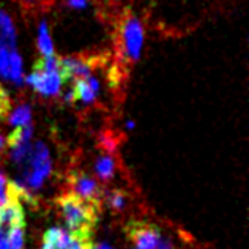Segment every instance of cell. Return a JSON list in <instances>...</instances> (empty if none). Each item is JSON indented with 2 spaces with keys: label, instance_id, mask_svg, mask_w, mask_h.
I'll list each match as a JSON object with an SVG mask.
<instances>
[{
  "label": "cell",
  "instance_id": "9",
  "mask_svg": "<svg viewBox=\"0 0 249 249\" xmlns=\"http://www.w3.org/2000/svg\"><path fill=\"white\" fill-rule=\"evenodd\" d=\"M25 213L19 200H13L0 208V240H6L8 235L18 227H24Z\"/></svg>",
  "mask_w": 249,
  "mask_h": 249
},
{
  "label": "cell",
  "instance_id": "4",
  "mask_svg": "<svg viewBox=\"0 0 249 249\" xmlns=\"http://www.w3.org/2000/svg\"><path fill=\"white\" fill-rule=\"evenodd\" d=\"M117 48L124 62L134 63L142 55L143 48V25L133 13H126L117 29Z\"/></svg>",
  "mask_w": 249,
  "mask_h": 249
},
{
  "label": "cell",
  "instance_id": "8",
  "mask_svg": "<svg viewBox=\"0 0 249 249\" xmlns=\"http://www.w3.org/2000/svg\"><path fill=\"white\" fill-rule=\"evenodd\" d=\"M95 63H96L95 57H79V55L63 57L60 58V73L65 82L85 79V77L91 76Z\"/></svg>",
  "mask_w": 249,
  "mask_h": 249
},
{
  "label": "cell",
  "instance_id": "13",
  "mask_svg": "<svg viewBox=\"0 0 249 249\" xmlns=\"http://www.w3.org/2000/svg\"><path fill=\"white\" fill-rule=\"evenodd\" d=\"M36 44H38V51L41 52L43 57H52V55H54V41H52L49 25L46 21H41L40 27H38Z\"/></svg>",
  "mask_w": 249,
  "mask_h": 249
},
{
  "label": "cell",
  "instance_id": "1",
  "mask_svg": "<svg viewBox=\"0 0 249 249\" xmlns=\"http://www.w3.org/2000/svg\"><path fill=\"white\" fill-rule=\"evenodd\" d=\"M19 167H21V174H19L15 181H11L16 197L19 202L25 200L34 205V193L40 191L46 178L52 172V158L48 145L41 141L32 143V150L27 161Z\"/></svg>",
  "mask_w": 249,
  "mask_h": 249
},
{
  "label": "cell",
  "instance_id": "19",
  "mask_svg": "<svg viewBox=\"0 0 249 249\" xmlns=\"http://www.w3.org/2000/svg\"><path fill=\"white\" fill-rule=\"evenodd\" d=\"M8 109H10V95L6 93V90L0 85V119L6 114Z\"/></svg>",
  "mask_w": 249,
  "mask_h": 249
},
{
  "label": "cell",
  "instance_id": "6",
  "mask_svg": "<svg viewBox=\"0 0 249 249\" xmlns=\"http://www.w3.org/2000/svg\"><path fill=\"white\" fill-rule=\"evenodd\" d=\"M70 194L76 196L87 204H91L98 208H101L103 204V189L93 177L82 172V170H73L68 177Z\"/></svg>",
  "mask_w": 249,
  "mask_h": 249
},
{
  "label": "cell",
  "instance_id": "23",
  "mask_svg": "<svg viewBox=\"0 0 249 249\" xmlns=\"http://www.w3.org/2000/svg\"><path fill=\"white\" fill-rule=\"evenodd\" d=\"M0 249H11V248L6 243V240H0Z\"/></svg>",
  "mask_w": 249,
  "mask_h": 249
},
{
  "label": "cell",
  "instance_id": "2",
  "mask_svg": "<svg viewBox=\"0 0 249 249\" xmlns=\"http://www.w3.org/2000/svg\"><path fill=\"white\" fill-rule=\"evenodd\" d=\"M58 212L67 226V231L74 237L82 240H91L98 224V213L100 208L77 199L73 194H62L55 200Z\"/></svg>",
  "mask_w": 249,
  "mask_h": 249
},
{
  "label": "cell",
  "instance_id": "20",
  "mask_svg": "<svg viewBox=\"0 0 249 249\" xmlns=\"http://www.w3.org/2000/svg\"><path fill=\"white\" fill-rule=\"evenodd\" d=\"M67 5L70 8H74V10H84V8H87L89 0H67Z\"/></svg>",
  "mask_w": 249,
  "mask_h": 249
},
{
  "label": "cell",
  "instance_id": "14",
  "mask_svg": "<svg viewBox=\"0 0 249 249\" xmlns=\"http://www.w3.org/2000/svg\"><path fill=\"white\" fill-rule=\"evenodd\" d=\"M103 204H106L114 212H123L128 205V196L122 189H110L103 193Z\"/></svg>",
  "mask_w": 249,
  "mask_h": 249
},
{
  "label": "cell",
  "instance_id": "24",
  "mask_svg": "<svg viewBox=\"0 0 249 249\" xmlns=\"http://www.w3.org/2000/svg\"><path fill=\"white\" fill-rule=\"evenodd\" d=\"M5 147V139H3V136L0 134V152H2V148Z\"/></svg>",
  "mask_w": 249,
  "mask_h": 249
},
{
  "label": "cell",
  "instance_id": "21",
  "mask_svg": "<svg viewBox=\"0 0 249 249\" xmlns=\"http://www.w3.org/2000/svg\"><path fill=\"white\" fill-rule=\"evenodd\" d=\"M91 249H114L112 246H109L106 243H101V245H95V246H91Z\"/></svg>",
  "mask_w": 249,
  "mask_h": 249
},
{
  "label": "cell",
  "instance_id": "12",
  "mask_svg": "<svg viewBox=\"0 0 249 249\" xmlns=\"http://www.w3.org/2000/svg\"><path fill=\"white\" fill-rule=\"evenodd\" d=\"M95 174L101 181H110L117 172V160L114 155L104 153L95 161Z\"/></svg>",
  "mask_w": 249,
  "mask_h": 249
},
{
  "label": "cell",
  "instance_id": "25",
  "mask_svg": "<svg viewBox=\"0 0 249 249\" xmlns=\"http://www.w3.org/2000/svg\"><path fill=\"white\" fill-rule=\"evenodd\" d=\"M24 2H27V3H32V2H35V0H24Z\"/></svg>",
  "mask_w": 249,
  "mask_h": 249
},
{
  "label": "cell",
  "instance_id": "15",
  "mask_svg": "<svg viewBox=\"0 0 249 249\" xmlns=\"http://www.w3.org/2000/svg\"><path fill=\"white\" fill-rule=\"evenodd\" d=\"M8 123L13 128H19V126H25V124L32 123V107L30 104L24 103L19 104L15 109L11 110V114L8 115Z\"/></svg>",
  "mask_w": 249,
  "mask_h": 249
},
{
  "label": "cell",
  "instance_id": "5",
  "mask_svg": "<svg viewBox=\"0 0 249 249\" xmlns=\"http://www.w3.org/2000/svg\"><path fill=\"white\" fill-rule=\"evenodd\" d=\"M124 232L136 249H175L161 229L150 221L131 219L124 226Z\"/></svg>",
  "mask_w": 249,
  "mask_h": 249
},
{
  "label": "cell",
  "instance_id": "18",
  "mask_svg": "<svg viewBox=\"0 0 249 249\" xmlns=\"http://www.w3.org/2000/svg\"><path fill=\"white\" fill-rule=\"evenodd\" d=\"M6 243L10 245L11 249H24L25 246V232H24V227H18L15 229L6 238Z\"/></svg>",
  "mask_w": 249,
  "mask_h": 249
},
{
  "label": "cell",
  "instance_id": "16",
  "mask_svg": "<svg viewBox=\"0 0 249 249\" xmlns=\"http://www.w3.org/2000/svg\"><path fill=\"white\" fill-rule=\"evenodd\" d=\"M34 142V124H25V126L13 128V131L8 136V147L24 145V143Z\"/></svg>",
  "mask_w": 249,
  "mask_h": 249
},
{
  "label": "cell",
  "instance_id": "7",
  "mask_svg": "<svg viewBox=\"0 0 249 249\" xmlns=\"http://www.w3.org/2000/svg\"><path fill=\"white\" fill-rule=\"evenodd\" d=\"M91 240H82L67 229L51 227L43 235L41 249H91Z\"/></svg>",
  "mask_w": 249,
  "mask_h": 249
},
{
  "label": "cell",
  "instance_id": "17",
  "mask_svg": "<svg viewBox=\"0 0 249 249\" xmlns=\"http://www.w3.org/2000/svg\"><path fill=\"white\" fill-rule=\"evenodd\" d=\"M13 200H18L15 188H13V183L6 178L5 174L0 172V208L8 205Z\"/></svg>",
  "mask_w": 249,
  "mask_h": 249
},
{
  "label": "cell",
  "instance_id": "22",
  "mask_svg": "<svg viewBox=\"0 0 249 249\" xmlns=\"http://www.w3.org/2000/svg\"><path fill=\"white\" fill-rule=\"evenodd\" d=\"M124 126H126V129H134V128H136V123H134V122H131V120H128L126 123H124Z\"/></svg>",
  "mask_w": 249,
  "mask_h": 249
},
{
  "label": "cell",
  "instance_id": "11",
  "mask_svg": "<svg viewBox=\"0 0 249 249\" xmlns=\"http://www.w3.org/2000/svg\"><path fill=\"white\" fill-rule=\"evenodd\" d=\"M0 51H16L15 22L2 8H0Z\"/></svg>",
  "mask_w": 249,
  "mask_h": 249
},
{
  "label": "cell",
  "instance_id": "3",
  "mask_svg": "<svg viewBox=\"0 0 249 249\" xmlns=\"http://www.w3.org/2000/svg\"><path fill=\"white\" fill-rule=\"evenodd\" d=\"M38 95L44 98H52L60 95L65 79L60 73V58L55 55L41 57L34 65V71L25 79Z\"/></svg>",
  "mask_w": 249,
  "mask_h": 249
},
{
  "label": "cell",
  "instance_id": "10",
  "mask_svg": "<svg viewBox=\"0 0 249 249\" xmlns=\"http://www.w3.org/2000/svg\"><path fill=\"white\" fill-rule=\"evenodd\" d=\"M74 85H71V96H73V103L79 101L85 106H90L96 101V98L100 96L101 84L93 76H89L85 79H76L73 81Z\"/></svg>",
  "mask_w": 249,
  "mask_h": 249
}]
</instances>
